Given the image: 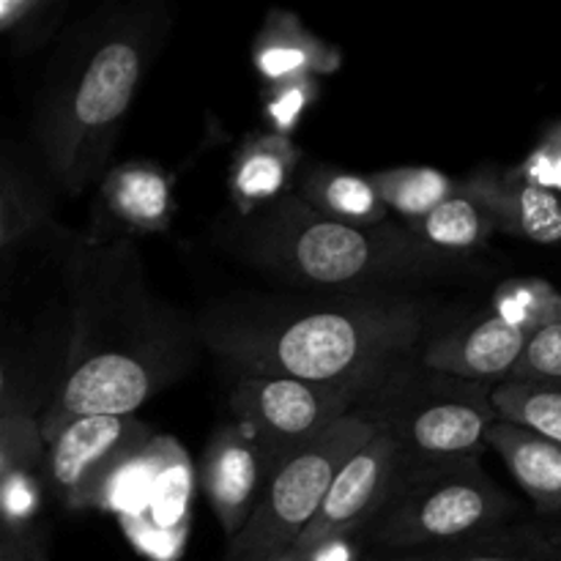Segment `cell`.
Returning <instances> with one entry per match:
<instances>
[{
  "label": "cell",
  "instance_id": "9a60e30c",
  "mask_svg": "<svg viewBox=\"0 0 561 561\" xmlns=\"http://www.w3.org/2000/svg\"><path fill=\"white\" fill-rule=\"evenodd\" d=\"M173 181L151 162L110 170L99 190V222L129 233H157L173 222Z\"/></svg>",
  "mask_w": 561,
  "mask_h": 561
},
{
  "label": "cell",
  "instance_id": "5b68a950",
  "mask_svg": "<svg viewBox=\"0 0 561 561\" xmlns=\"http://www.w3.org/2000/svg\"><path fill=\"white\" fill-rule=\"evenodd\" d=\"M515 510L480 458L414 463L403 466L362 540L383 553L422 551L502 529Z\"/></svg>",
  "mask_w": 561,
  "mask_h": 561
},
{
  "label": "cell",
  "instance_id": "484cf974",
  "mask_svg": "<svg viewBox=\"0 0 561 561\" xmlns=\"http://www.w3.org/2000/svg\"><path fill=\"white\" fill-rule=\"evenodd\" d=\"M36 365L31 351L0 327V411L36 414Z\"/></svg>",
  "mask_w": 561,
  "mask_h": 561
},
{
  "label": "cell",
  "instance_id": "52a82bcc",
  "mask_svg": "<svg viewBox=\"0 0 561 561\" xmlns=\"http://www.w3.org/2000/svg\"><path fill=\"white\" fill-rule=\"evenodd\" d=\"M365 398L351 387L310 383L296 378L239 376L233 389L236 425L266 453L268 463H283L288 455L321 436Z\"/></svg>",
  "mask_w": 561,
  "mask_h": 561
},
{
  "label": "cell",
  "instance_id": "9c48e42d",
  "mask_svg": "<svg viewBox=\"0 0 561 561\" xmlns=\"http://www.w3.org/2000/svg\"><path fill=\"white\" fill-rule=\"evenodd\" d=\"M151 427L131 416H85L47 442L44 466L55 496L71 510H96L99 493L129 458L151 444Z\"/></svg>",
  "mask_w": 561,
  "mask_h": 561
},
{
  "label": "cell",
  "instance_id": "7c38bea8",
  "mask_svg": "<svg viewBox=\"0 0 561 561\" xmlns=\"http://www.w3.org/2000/svg\"><path fill=\"white\" fill-rule=\"evenodd\" d=\"M268 477L272 463L244 427L225 422L214 431L203 453L201 482L228 540L244 529Z\"/></svg>",
  "mask_w": 561,
  "mask_h": 561
},
{
  "label": "cell",
  "instance_id": "83f0119b",
  "mask_svg": "<svg viewBox=\"0 0 561 561\" xmlns=\"http://www.w3.org/2000/svg\"><path fill=\"white\" fill-rule=\"evenodd\" d=\"M507 381L561 387V321L531 334Z\"/></svg>",
  "mask_w": 561,
  "mask_h": 561
},
{
  "label": "cell",
  "instance_id": "1f68e13d",
  "mask_svg": "<svg viewBox=\"0 0 561 561\" xmlns=\"http://www.w3.org/2000/svg\"><path fill=\"white\" fill-rule=\"evenodd\" d=\"M0 561H47V546L38 529L0 526Z\"/></svg>",
  "mask_w": 561,
  "mask_h": 561
},
{
  "label": "cell",
  "instance_id": "7a4b0ae2",
  "mask_svg": "<svg viewBox=\"0 0 561 561\" xmlns=\"http://www.w3.org/2000/svg\"><path fill=\"white\" fill-rule=\"evenodd\" d=\"M164 31L168 20L151 9L124 11L96 22L55 69L36 137L49 179L69 197L104 173Z\"/></svg>",
  "mask_w": 561,
  "mask_h": 561
},
{
  "label": "cell",
  "instance_id": "f546056e",
  "mask_svg": "<svg viewBox=\"0 0 561 561\" xmlns=\"http://www.w3.org/2000/svg\"><path fill=\"white\" fill-rule=\"evenodd\" d=\"M58 5L49 0H0V36H16V42L25 44V38L42 36L53 22L44 16Z\"/></svg>",
  "mask_w": 561,
  "mask_h": 561
},
{
  "label": "cell",
  "instance_id": "4316f807",
  "mask_svg": "<svg viewBox=\"0 0 561 561\" xmlns=\"http://www.w3.org/2000/svg\"><path fill=\"white\" fill-rule=\"evenodd\" d=\"M44 453L47 447L36 414L0 411V471H36Z\"/></svg>",
  "mask_w": 561,
  "mask_h": 561
},
{
  "label": "cell",
  "instance_id": "d6a6232c",
  "mask_svg": "<svg viewBox=\"0 0 561 561\" xmlns=\"http://www.w3.org/2000/svg\"><path fill=\"white\" fill-rule=\"evenodd\" d=\"M285 561H359V537H340V540L321 542L299 557H288Z\"/></svg>",
  "mask_w": 561,
  "mask_h": 561
},
{
  "label": "cell",
  "instance_id": "ffe728a7",
  "mask_svg": "<svg viewBox=\"0 0 561 561\" xmlns=\"http://www.w3.org/2000/svg\"><path fill=\"white\" fill-rule=\"evenodd\" d=\"M403 228L422 247L438 252V255L455 257V261H463L469 252L482 250L496 233L491 211L474 195H469L460 181L455 195L438 203L425 217L403 222Z\"/></svg>",
  "mask_w": 561,
  "mask_h": 561
},
{
  "label": "cell",
  "instance_id": "6da1fadb",
  "mask_svg": "<svg viewBox=\"0 0 561 561\" xmlns=\"http://www.w3.org/2000/svg\"><path fill=\"white\" fill-rule=\"evenodd\" d=\"M201 334L241 376L334 383L367 394L394 362L414 354L422 307L383 290L323 299L257 296L208 307Z\"/></svg>",
  "mask_w": 561,
  "mask_h": 561
},
{
  "label": "cell",
  "instance_id": "ba28073f",
  "mask_svg": "<svg viewBox=\"0 0 561 561\" xmlns=\"http://www.w3.org/2000/svg\"><path fill=\"white\" fill-rule=\"evenodd\" d=\"M159 351H107L69 356L42 416L44 447L55 433L85 416H131L168 381Z\"/></svg>",
  "mask_w": 561,
  "mask_h": 561
},
{
  "label": "cell",
  "instance_id": "cb8c5ba5",
  "mask_svg": "<svg viewBox=\"0 0 561 561\" xmlns=\"http://www.w3.org/2000/svg\"><path fill=\"white\" fill-rule=\"evenodd\" d=\"M491 403L499 420L529 427L561 444V387L502 381L491 389Z\"/></svg>",
  "mask_w": 561,
  "mask_h": 561
},
{
  "label": "cell",
  "instance_id": "603a6c76",
  "mask_svg": "<svg viewBox=\"0 0 561 561\" xmlns=\"http://www.w3.org/2000/svg\"><path fill=\"white\" fill-rule=\"evenodd\" d=\"M367 179L383 206L389 208V214H398L400 222H414V219L425 217L458 190V181L436 168L378 170Z\"/></svg>",
  "mask_w": 561,
  "mask_h": 561
},
{
  "label": "cell",
  "instance_id": "d4e9b609",
  "mask_svg": "<svg viewBox=\"0 0 561 561\" xmlns=\"http://www.w3.org/2000/svg\"><path fill=\"white\" fill-rule=\"evenodd\" d=\"M493 312L535 334L548 323L561 321V294L553 285L542 283V279L507 283L502 294L496 296V310Z\"/></svg>",
  "mask_w": 561,
  "mask_h": 561
},
{
  "label": "cell",
  "instance_id": "5bb4252c",
  "mask_svg": "<svg viewBox=\"0 0 561 561\" xmlns=\"http://www.w3.org/2000/svg\"><path fill=\"white\" fill-rule=\"evenodd\" d=\"M491 211L496 233L540 247H561V195L520 173H477L460 181Z\"/></svg>",
  "mask_w": 561,
  "mask_h": 561
},
{
  "label": "cell",
  "instance_id": "4fadbf2b",
  "mask_svg": "<svg viewBox=\"0 0 561 561\" xmlns=\"http://www.w3.org/2000/svg\"><path fill=\"white\" fill-rule=\"evenodd\" d=\"M529 337L531 334L526 329L515 327L499 312H485L438 334L420 351L416 359L427 370L496 387L507 381Z\"/></svg>",
  "mask_w": 561,
  "mask_h": 561
},
{
  "label": "cell",
  "instance_id": "3957f363",
  "mask_svg": "<svg viewBox=\"0 0 561 561\" xmlns=\"http://www.w3.org/2000/svg\"><path fill=\"white\" fill-rule=\"evenodd\" d=\"M241 219L236 233L241 255L296 288L381 294L392 283L436 277L463 263L422 247L403 222L389 219L376 228L337 222L296 195Z\"/></svg>",
  "mask_w": 561,
  "mask_h": 561
},
{
  "label": "cell",
  "instance_id": "2e32d148",
  "mask_svg": "<svg viewBox=\"0 0 561 561\" xmlns=\"http://www.w3.org/2000/svg\"><path fill=\"white\" fill-rule=\"evenodd\" d=\"M299 159V148L290 142V137L277 135V131L252 135L250 140L241 142L228 170V186L236 211L241 217H250L257 208L288 195Z\"/></svg>",
  "mask_w": 561,
  "mask_h": 561
},
{
  "label": "cell",
  "instance_id": "ac0fdd59",
  "mask_svg": "<svg viewBox=\"0 0 561 561\" xmlns=\"http://www.w3.org/2000/svg\"><path fill=\"white\" fill-rule=\"evenodd\" d=\"M252 60L266 85H279L290 80H316V75L332 71L340 58L327 42L301 25L299 16L272 11L263 31L257 33Z\"/></svg>",
  "mask_w": 561,
  "mask_h": 561
},
{
  "label": "cell",
  "instance_id": "e0dca14e",
  "mask_svg": "<svg viewBox=\"0 0 561 561\" xmlns=\"http://www.w3.org/2000/svg\"><path fill=\"white\" fill-rule=\"evenodd\" d=\"M485 444L496 449L540 513L561 510V444L507 420H496L488 427Z\"/></svg>",
  "mask_w": 561,
  "mask_h": 561
},
{
  "label": "cell",
  "instance_id": "4dcf8cb0",
  "mask_svg": "<svg viewBox=\"0 0 561 561\" xmlns=\"http://www.w3.org/2000/svg\"><path fill=\"white\" fill-rule=\"evenodd\" d=\"M524 170L526 175H520L529 179L531 184H540L546 186V190L559 192L561 195V129L553 131V135L531 153V159L526 162Z\"/></svg>",
  "mask_w": 561,
  "mask_h": 561
},
{
  "label": "cell",
  "instance_id": "30bf717a",
  "mask_svg": "<svg viewBox=\"0 0 561 561\" xmlns=\"http://www.w3.org/2000/svg\"><path fill=\"white\" fill-rule=\"evenodd\" d=\"M403 466L398 444L383 431H376V436L365 447L356 449L345 460L343 469L334 474L316 518L301 531L288 557H299L321 542L340 540V537H359L362 540L367 524L376 518L378 510L392 493Z\"/></svg>",
  "mask_w": 561,
  "mask_h": 561
},
{
  "label": "cell",
  "instance_id": "8992f818",
  "mask_svg": "<svg viewBox=\"0 0 561 561\" xmlns=\"http://www.w3.org/2000/svg\"><path fill=\"white\" fill-rule=\"evenodd\" d=\"M378 427L351 411L332 427L274 466L244 529L228 540L222 561H283L310 526L345 460L365 447Z\"/></svg>",
  "mask_w": 561,
  "mask_h": 561
},
{
  "label": "cell",
  "instance_id": "44dd1931",
  "mask_svg": "<svg viewBox=\"0 0 561 561\" xmlns=\"http://www.w3.org/2000/svg\"><path fill=\"white\" fill-rule=\"evenodd\" d=\"M296 197L316 208L318 214L337 222L376 228L389 222V208L383 206L370 179L337 168H316L301 179V192Z\"/></svg>",
  "mask_w": 561,
  "mask_h": 561
},
{
  "label": "cell",
  "instance_id": "7402d4cb",
  "mask_svg": "<svg viewBox=\"0 0 561 561\" xmlns=\"http://www.w3.org/2000/svg\"><path fill=\"white\" fill-rule=\"evenodd\" d=\"M47 219V197L38 181L0 148V257L25 244Z\"/></svg>",
  "mask_w": 561,
  "mask_h": 561
},
{
  "label": "cell",
  "instance_id": "277c9868",
  "mask_svg": "<svg viewBox=\"0 0 561 561\" xmlns=\"http://www.w3.org/2000/svg\"><path fill=\"white\" fill-rule=\"evenodd\" d=\"M488 383L427 370L414 354L394 362L356 411L398 444L405 466L480 458L499 420Z\"/></svg>",
  "mask_w": 561,
  "mask_h": 561
},
{
  "label": "cell",
  "instance_id": "f1b7e54d",
  "mask_svg": "<svg viewBox=\"0 0 561 561\" xmlns=\"http://www.w3.org/2000/svg\"><path fill=\"white\" fill-rule=\"evenodd\" d=\"M318 82L316 80H290L279 85H268L266 93V115L272 121V131L288 137L301 121L305 110L316 102Z\"/></svg>",
  "mask_w": 561,
  "mask_h": 561
},
{
  "label": "cell",
  "instance_id": "8fae6325",
  "mask_svg": "<svg viewBox=\"0 0 561 561\" xmlns=\"http://www.w3.org/2000/svg\"><path fill=\"white\" fill-rule=\"evenodd\" d=\"M192 460L173 438L159 436L157 474L148 485L146 499L137 513L121 518L131 546L153 561L179 559L192 526Z\"/></svg>",
  "mask_w": 561,
  "mask_h": 561
},
{
  "label": "cell",
  "instance_id": "836d02e7",
  "mask_svg": "<svg viewBox=\"0 0 561 561\" xmlns=\"http://www.w3.org/2000/svg\"><path fill=\"white\" fill-rule=\"evenodd\" d=\"M9 474V471H0V485H3V477Z\"/></svg>",
  "mask_w": 561,
  "mask_h": 561
},
{
  "label": "cell",
  "instance_id": "d6986e66",
  "mask_svg": "<svg viewBox=\"0 0 561 561\" xmlns=\"http://www.w3.org/2000/svg\"><path fill=\"white\" fill-rule=\"evenodd\" d=\"M373 561H561V537L531 526H502L469 540L422 551H378Z\"/></svg>",
  "mask_w": 561,
  "mask_h": 561
}]
</instances>
